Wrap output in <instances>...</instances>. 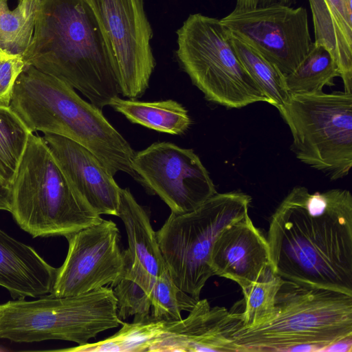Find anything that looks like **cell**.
Returning <instances> with one entry per match:
<instances>
[{
	"mask_svg": "<svg viewBox=\"0 0 352 352\" xmlns=\"http://www.w3.org/2000/svg\"><path fill=\"white\" fill-rule=\"evenodd\" d=\"M272 271L298 285L352 296V195L294 187L270 219Z\"/></svg>",
	"mask_w": 352,
	"mask_h": 352,
	"instance_id": "6da1fadb",
	"label": "cell"
},
{
	"mask_svg": "<svg viewBox=\"0 0 352 352\" xmlns=\"http://www.w3.org/2000/svg\"><path fill=\"white\" fill-rule=\"evenodd\" d=\"M25 66L54 76L99 109L120 94L109 48L86 0H39Z\"/></svg>",
	"mask_w": 352,
	"mask_h": 352,
	"instance_id": "7a4b0ae2",
	"label": "cell"
},
{
	"mask_svg": "<svg viewBox=\"0 0 352 352\" xmlns=\"http://www.w3.org/2000/svg\"><path fill=\"white\" fill-rule=\"evenodd\" d=\"M10 109L32 132L70 139L91 151L114 176L124 172L142 183L133 167L135 152L100 109L71 86L32 66H25L14 86Z\"/></svg>",
	"mask_w": 352,
	"mask_h": 352,
	"instance_id": "3957f363",
	"label": "cell"
},
{
	"mask_svg": "<svg viewBox=\"0 0 352 352\" xmlns=\"http://www.w3.org/2000/svg\"><path fill=\"white\" fill-rule=\"evenodd\" d=\"M276 306L270 321L239 328L230 336L235 352L322 351L352 336L351 295L286 280Z\"/></svg>",
	"mask_w": 352,
	"mask_h": 352,
	"instance_id": "277c9868",
	"label": "cell"
},
{
	"mask_svg": "<svg viewBox=\"0 0 352 352\" xmlns=\"http://www.w3.org/2000/svg\"><path fill=\"white\" fill-rule=\"evenodd\" d=\"M11 188L10 212L34 238L65 237L102 219L72 186L43 137L33 133Z\"/></svg>",
	"mask_w": 352,
	"mask_h": 352,
	"instance_id": "5b68a950",
	"label": "cell"
},
{
	"mask_svg": "<svg viewBox=\"0 0 352 352\" xmlns=\"http://www.w3.org/2000/svg\"><path fill=\"white\" fill-rule=\"evenodd\" d=\"M122 322L108 286L76 296L50 294L0 304V338L14 342L59 340L82 345Z\"/></svg>",
	"mask_w": 352,
	"mask_h": 352,
	"instance_id": "8992f818",
	"label": "cell"
},
{
	"mask_svg": "<svg viewBox=\"0 0 352 352\" xmlns=\"http://www.w3.org/2000/svg\"><path fill=\"white\" fill-rule=\"evenodd\" d=\"M251 197L240 191L215 193L196 209L170 213L156 232L160 249L175 284L196 300L213 276L212 247L220 232L247 214Z\"/></svg>",
	"mask_w": 352,
	"mask_h": 352,
	"instance_id": "52a82bcc",
	"label": "cell"
},
{
	"mask_svg": "<svg viewBox=\"0 0 352 352\" xmlns=\"http://www.w3.org/2000/svg\"><path fill=\"white\" fill-rule=\"evenodd\" d=\"M177 34L178 60L207 100L236 109L270 104L241 64L219 19L190 14Z\"/></svg>",
	"mask_w": 352,
	"mask_h": 352,
	"instance_id": "ba28073f",
	"label": "cell"
},
{
	"mask_svg": "<svg viewBox=\"0 0 352 352\" xmlns=\"http://www.w3.org/2000/svg\"><path fill=\"white\" fill-rule=\"evenodd\" d=\"M293 138L292 148L303 164L331 180L352 167V92L289 94L277 108Z\"/></svg>",
	"mask_w": 352,
	"mask_h": 352,
	"instance_id": "9c48e42d",
	"label": "cell"
},
{
	"mask_svg": "<svg viewBox=\"0 0 352 352\" xmlns=\"http://www.w3.org/2000/svg\"><path fill=\"white\" fill-rule=\"evenodd\" d=\"M86 1L109 48L120 94L129 99L142 97L155 65L143 0Z\"/></svg>",
	"mask_w": 352,
	"mask_h": 352,
	"instance_id": "30bf717a",
	"label": "cell"
},
{
	"mask_svg": "<svg viewBox=\"0 0 352 352\" xmlns=\"http://www.w3.org/2000/svg\"><path fill=\"white\" fill-rule=\"evenodd\" d=\"M219 20L230 33L256 49L285 76L297 68L314 45L304 7L277 4L251 9L234 8Z\"/></svg>",
	"mask_w": 352,
	"mask_h": 352,
	"instance_id": "8fae6325",
	"label": "cell"
},
{
	"mask_svg": "<svg viewBox=\"0 0 352 352\" xmlns=\"http://www.w3.org/2000/svg\"><path fill=\"white\" fill-rule=\"evenodd\" d=\"M120 231L111 220L102 219L65 238L68 251L50 293L76 296L102 287L116 286L124 277L129 263L119 246Z\"/></svg>",
	"mask_w": 352,
	"mask_h": 352,
	"instance_id": "7c38bea8",
	"label": "cell"
},
{
	"mask_svg": "<svg viewBox=\"0 0 352 352\" xmlns=\"http://www.w3.org/2000/svg\"><path fill=\"white\" fill-rule=\"evenodd\" d=\"M133 167L149 189L172 213L190 212L217 193L201 160L192 149L167 142H155L135 152Z\"/></svg>",
	"mask_w": 352,
	"mask_h": 352,
	"instance_id": "4fadbf2b",
	"label": "cell"
},
{
	"mask_svg": "<svg viewBox=\"0 0 352 352\" xmlns=\"http://www.w3.org/2000/svg\"><path fill=\"white\" fill-rule=\"evenodd\" d=\"M198 300L184 319L166 322L149 351H234L230 336L241 327V312Z\"/></svg>",
	"mask_w": 352,
	"mask_h": 352,
	"instance_id": "5bb4252c",
	"label": "cell"
},
{
	"mask_svg": "<svg viewBox=\"0 0 352 352\" xmlns=\"http://www.w3.org/2000/svg\"><path fill=\"white\" fill-rule=\"evenodd\" d=\"M210 265L213 275L236 283L242 292L271 269L267 239L248 214L218 235L210 252Z\"/></svg>",
	"mask_w": 352,
	"mask_h": 352,
	"instance_id": "9a60e30c",
	"label": "cell"
},
{
	"mask_svg": "<svg viewBox=\"0 0 352 352\" xmlns=\"http://www.w3.org/2000/svg\"><path fill=\"white\" fill-rule=\"evenodd\" d=\"M74 190L100 215L117 216L120 187L104 164L88 148L67 138L43 137Z\"/></svg>",
	"mask_w": 352,
	"mask_h": 352,
	"instance_id": "2e32d148",
	"label": "cell"
},
{
	"mask_svg": "<svg viewBox=\"0 0 352 352\" xmlns=\"http://www.w3.org/2000/svg\"><path fill=\"white\" fill-rule=\"evenodd\" d=\"M57 269L32 246L0 229V286L13 298H36L50 294Z\"/></svg>",
	"mask_w": 352,
	"mask_h": 352,
	"instance_id": "e0dca14e",
	"label": "cell"
},
{
	"mask_svg": "<svg viewBox=\"0 0 352 352\" xmlns=\"http://www.w3.org/2000/svg\"><path fill=\"white\" fill-rule=\"evenodd\" d=\"M118 217L127 235L125 250L130 261H137L151 275L160 276L168 267L158 244L149 213L140 205L129 188H120Z\"/></svg>",
	"mask_w": 352,
	"mask_h": 352,
	"instance_id": "ac0fdd59",
	"label": "cell"
},
{
	"mask_svg": "<svg viewBox=\"0 0 352 352\" xmlns=\"http://www.w3.org/2000/svg\"><path fill=\"white\" fill-rule=\"evenodd\" d=\"M314 26V44L322 45L337 63L344 91H352V27L328 0H309Z\"/></svg>",
	"mask_w": 352,
	"mask_h": 352,
	"instance_id": "d6986e66",
	"label": "cell"
},
{
	"mask_svg": "<svg viewBox=\"0 0 352 352\" xmlns=\"http://www.w3.org/2000/svg\"><path fill=\"white\" fill-rule=\"evenodd\" d=\"M109 106L133 123L170 135L183 134L191 124L188 111L173 100L144 102L116 96Z\"/></svg>",
	"mask_w": 352,
	"mask_h": 352,
	"instance_id": "ffe728a7",
	"label": "cell"
},
{
	"mask_svg": "<svg viewBox=\"0 0 352 352\" xmlns=\"http://www.w3.org/2000/svg\"><path fill=\"white\" fill-rule=\"evenodd\" d=\"M228 32L231 44L241 64L267 98L270 104L276 109L283 105L289 96L285 76L256 49Z\"/></svg>",
	"mask_w": 352,
	"mask_h": 352,
	"instance_id": "44dd1931",
	"label": "cell"
},
{
	"mask_svg": "<svg viewBox=\"0 0 352 352\" xmlns=\"http://www.w3.org/2000/svg\"><path fill=\"white\" fill-rule=\"evenodd\" d=\"M337 63L322 45H314L297 68L285 76L289 94H314L322 91L325 86H333L340 77Z\"/></svg>",
	"mask_w": 352,
	"mask_h": 352,
	"instance_id": "7402d4cb",
	"label": "cell"
},
{
	"mask_svg": "<svg viewBox=\"0 0 352 352\" xmlns=\"http://www.w3.org/2000/svg\"><path fill=\"white\" fill-rule=\"evenodd\" d=\"M113 336L94 343L65 349L75 352H143L149 351L155 340L164 333L166 322L152 318L143 321L122 322Z\"/></svg>",
	"mask_w": 352,
	"mask_h": 352,
	"instance_id": "603a6c76",
	"label": "cell"
},
{
	"mask_svg": "<svg viewBox=\"0 0 352 352\" xmlns=\"http://www.w3.org/2000/svg\"><path fill=\"white\" fill-rule=\"evenodd\" d=\"M39 0H19L12 10L8 0H0V48L23 56L34 30Z\"/></svg>",
	"mask_w": 352,
	"mask_h": 352,
	"instance_id": "cb8c5ba5",
	"label": "cell"
},
{
	"mask_svg": "<svg viewBox=\"0 0 352 352\" xmlns=\"http://www.w3.org/2000/svg\"><path fill=\"white\" fill-rule=\"evenodd\" d=\"M31 133L10 107L0 106V179L10 186Z\"/></svg>",
	"mask_w": 352,
	"mask_h": 352,
	"instance_id": "d4e9b609",
	"label": "cell"
},
{
	"mask_svg": "<svg viewBox=\"0 0 352 352\" xmlns=\"http://www.w3.org/2000/svg\"><path fill=\"white\" fill-rule=\"evenodd\" d=\"M285 281L270 269L261 280L243 291V308L241 312L240 328L261 325L275 316L276 296Z\"/></svg>",
	"mask_w": 352,
	"mask_h": 352,
	"instance_id": "484cf974",
	"label": "cell"
},
{
	"mask_svg": "<svg viewBox=\"0 0 352 352\" xmlns=\"http://www.w3.org/2000/svg\"><path fill=\"white\" fill-rule=\"evenodd\" d=\"M151 316L167 322L181 320L183 311H190L197 300L180 289L173 282L168 268L154 276L149 285Z\"/></svg>",
	"mask_w": 352,
	"mask_h": 352,
	"instance_id": "4316f807",
	"label": "cell"
},
{
	"mask_svg": "<svg viewBox=\"0 0 352 352\" xmlns=\"http://www.w3.org/2000/svg\"><path fill=\"white\" fill-rule=\"evenodd\" d=\"M113 287L118 315L120 320L132 316L135 322L152 318L151 299L148 288L125 276Z\"/></svg>",
	"mask_w": 352,
	"mask_h": 352,
	"instance_id": "83f0119b",
	"label": "cell"
},
{
	"mask_svg": "<svg viewBox=\"0 0 352 352\" xmlns=\"http://www.w3.org/2000/svg\"><path fill=\"white\" fill-rule=\"evenodd\" d=\"M25 67L22 56L0 48V106H10L14 86Z\"/></svg>",
	"mask_w": 352,
	"mask_h": 352,
	"instance_id": "f1b7e54d",
	"label": "cell"
},
{
	"mask_svg": "<svg viewBox=\"0 0 352 352\" xmlns=\"http://www.w3.org/2000/svg\"><path fill=\"white\" fill-rule=\"evenodd\" d=\"M295 3V0H236L235 8L251 9L277 4L292 6Z\"/></svg>",
	"mask_w": 352,
	"mask_h": 352,
	"instance_id": "f546056e",
	"label": "cell"
},
{
	"mask_svg": "<svg viewBox=\"0 0 352 352\" xmlns=\"http://www.w3.org/2000/svg\"><path fill=\"white\" fill-rule=\"evenodd\" d=\"M12 203V193L11 186L5 184L0 179V210L10 212Z\"/></svg>",
	"mask_w": 352,
	"mask_h": 352,
	"instance_id": "4dcf8cb0",
	"label": "cell"
},
{
	"mask_svg": "<svg viewBox=\"0 0 352 352\" xmlns=\"http://www.w3.org/2000/svg\"><path fill=\"white\" fill-rule=\"evenodd\" d=\"M352 336L340 338L326 346L324 352H351Z\"/></svg>",
	"mask_w": 352,
	"mask_h": 352,
	"instance_id": "1f68e13d",
	"label": "cell"
},
{
	"mask_svg": "<svg viewBox=\"0 0 352 352\" xmlns=\"http://www.w3.org/2000/svg\"><path fill=\"white\" fill-rule=\"evenodd\" d=\"M340 18L349 26L352 27V14L346 8L345 0H328Z\"/></svg>",
	"mask_w": 352,
	"mask_h": 352,
	"instance_id": "d6a6232c",
	"label": "cell"
},
{
	"mask_svg": "<svg viewBox=\"0 0 352 352\" xmlns=\"http://www.w3.org/2000/svg\"><path fill=\"white\" fill-rule=\"evenodd\" d=\"M345 2L348 12L352 14V0H345Z\"/></svg>",
	"mask_w": 352,
	"mask_h": 352,
	"instance_id": "836d02e7",
	"label": "cell"
}]
</instances>
